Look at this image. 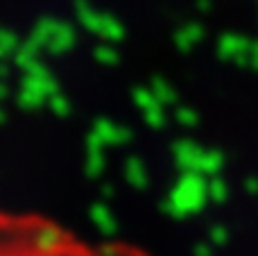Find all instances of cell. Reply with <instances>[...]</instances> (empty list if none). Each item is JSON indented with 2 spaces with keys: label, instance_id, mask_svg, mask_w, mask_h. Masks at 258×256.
<instances>
[{
  "label": "cell",
  "instance_id": "1",
  "mask_svg": "<svg viewBox=\"0 0 258 256\" xmlns=\"http://www.w3.org/2000/svg\"><path fill=\"white\" fill-rule=\"evenodd\" d=\"M0 256H152L120 240H91L32 211L0 209Z\"/></svg>",
  "mask_w": 258,
  "mask_h": 256
}]
</instances>
